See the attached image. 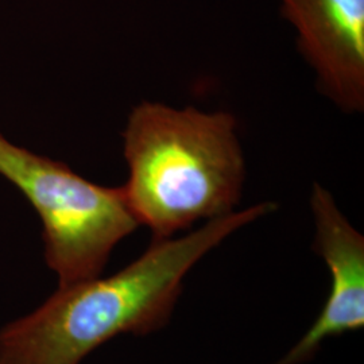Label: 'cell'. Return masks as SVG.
Returning <instances> with one entry per match:
<instances>
[{
    "instance_id": "cell-6",
    "label": "cell",
    "mask_w": 364,
    "mask_h": 364,
    "mask_svg": "<svg viewBox=\"0 0 364 364\" xmlns=\"http://www.w3.org/2000/svg\"><path fill=\"white\" fill-rule=\"evenodd\" d=\"M0 364H3V363H1V360H0Z\"/></svg>"
},
{
    "instance_id": "cell-2",
    "label": "cell",
    "mask_w": 364,
    "mask_h": 364,
    "mask_svg": "<svg viewBox=\"0 0 364 364\" xmlns=\"http://www.w3.org/2000/svg\"><path fill=\"white\" fill-rule=\"evenodd\" d=\"M123 141V191L153 240L235 212L246 161L232 114L142 102L131 111Z\"/></svg>"
},
{
    "instance_id": "cell-3",
    "label": "cell",
    "mask_w": 364,
    "mask_h": 364,
    "mask_svg": "<svg viewBox=\"0 0 364 364\" xmlns=\"http://www.w3.org/2000/svg\"><path fill=\"white\" fill-rule=\"evenodd\" d=\"M0 174L37 210L45 260L58 287L100 277L117 243L139 227L123 186L88 181L65 164L34 154L1 134Z\"/></svg>"
},
{
    "instance_id": "cell-5",
    "label": "cell",
    "mask_w": 364,
    "mask_h": 364,
    "mask_svg": "<svg viewBox=\"0 0 364 364\" xmlns=\"http://www.w3.org/2000/svg\"><path fill=\"white\" fill-rule=\"evenodd\" d=\"M311 209L314 250L326 262L331 287L324 308L299 343L274 364L311 360L328 338L355 332L364 326V237L320 183L313 185Z\"/></svg>"
},
{
    "instance_id": "cell-4",
    "label": "cell",
    "mask_w": 364,
    "mask_h": 364,
    "mask_svg": "<svg viewBox=\"0 0 364 364\" xmlns=\"http://www.w3.org/2000/svg\"><path fill=\"white\" fill-rule=\"evenodd\" d=\"M318 90L346 114L364 109V0H281Z\"/></svg>"
},
{
    "instance_id": "cell-1",
    "label": "cell",
    "mask_w": 364,
    "mask_h": 364,
    "mask_svg": "<svg viewBox=\"0 0 364 364\" xmlns=\"http://www.w3.org/2000/svg\"><path fill=\"white\" fill-rule=\"evenodd\" d=\"M264 201L209 220L193 232L153 240L117 274L57 291L36 311L0 329L3 364H80L119 335H147L169 321L183 279L209 251L252 221L272 213Z\"/></svg>"
}]
</instances>
